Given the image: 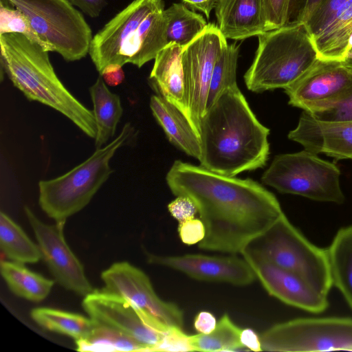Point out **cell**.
I'll list each match as a JSON object with an SVG mask.
<instances>
[{"label":"cell","instance_id":"1","mask_svg":"<svg viewBox=\"0 0 352 352\" xmlns=\"http://www.w3.org/2000/svg\"><path fill=\"white\" fill-rule=\"evenodd\" d=\"M166 180L173 195L195 203L206 229L203 250L241 254L284 214L274 195L251 179L176 160Z\"/></svg>","mask_w":352,"mask_h":352},{"label":"cell","instance_id":"2","mask_svg":"<svg viewBox=\"0 0 352 352\" xmlns=\"http://www.w3.org/2000/svg\"><path fill=\"white\" fill-rule=\"evenodd\" d=\"M269 133L237 85L228 87L200 120V166L229 177L263 168L270 153Z\"/></svg>","mask_w":352,"mask_h":352},{"label":"cell","instance_id":"3","mask_svg":"<svg viewBox=\"0 0 352 352\" xmlns=\"http://www.w3.org/2000/svg\"><path fill=\"white\" fill-rule=\"evenodd\" d=\"M1 65L14 86L30 100L59 111L87 136L94 138L97 126L93 111L84 106L57 76L48 52L19 33L0 35Z\"/></svg>","mask_w":352,"mask_h":352},{"label":"cell","instance_id":"4","mask_svg":"<svg viewBox=\"0 0 352 352\" xmlns=\"http://www.w3.org/2000/svg\"><path fill=\"white\" fill-rule=\"evenodd\" d=\"M163 0H133L94 36L89 54L100 74L110 64L142 67L167 45Z\"/></svg>","mask_w":352,"mask_h":352},{"label":"cell","instance_id":"5","mask_svg":"<svg viewBox=\"0 0 352 352\" xmlns=\"http://www.w3.org/2000/svg\"><path fill=\"white\" fill-rule=\"evenodd\" d=\"M258 38L254 58L244 75L246 87L253 92L285 89L318 59L311 35L303 22L265 32Z\"/></svg>","mask_w":352,"mask_h":352},{"label":"cell","instance_id":"6","mask_svg":"<svg viewBox=\"0 0 352 352\" xmlns=\"http://www.w3.org/2000/svg\"><path fill=\"white\" fill-rule=\"evenodd\" d=\"M126 123L119 135L108 144L96 148L85 161L54 179L38 182V204L56 222L66 221L84 208L112 173L109 162L116 151L133 135Z\"/></svg>","mask_w":352,"mask_h":352},{"label":"cell","instance_id":"7","mask_svg":"<svg viewBox=\"0 0 352 352\" xmlns=\"http://www.w3.org/2000/svg\"><path fill=\"white\" fill-rule=\"evenodd\" d=\"M243 251L300 276L323 294L332 287L326 249L309 242L285 214Z\"/></svg>","mask_w":352,"mask_h":352},{"label":"cell","instance_id":"8","mask_svg":"<svg viewBox=\"0 0 352 352\" xmlns=\"http://www.w3.org/2000/svg\"><path fill=\"white\" fill-rule=\"evenodd\" d=\"M25 14L48 52L66 61L89 54L93 38L90 26L69 0H6Z\"/></svg>","mask_w":352,"mask_h":352},{"label":"cell","instance_id":"9","mask_svg":"<svg viewBox=\"0 0 352 352\" xmlns=\"http://www.w3.org/2000/svg\"><path fill=\"white\" fill-rule=\"evenodd\" d=\"M340 175L336 164L305 149L276 156L261 179L281 193L340 204L345 199Z\"/></svg>","mask_w":352,"mask_h":352},{"label":"cell","instance_id":"10","mask_svg":"<svg viewBox=\"0 0 352 352\" xmlns=\"http://www.w3.org/2000/svg\"><path fill=\"white\" fill-rule=\"evenodd\" d=\"M260 340L265 351H352V318H296L273 325Z\"/></svg>","mask_w":352,"mask_h":352},{"label":"cell","instance_id":"11","mask_svg":"<svg viewBox=\"0 0 352 352\" xmlns=\"http://www.w3.org/2000/svg\"><path fill=\"white\" fill-rule=\"evenodd\" d=\"M227 45L226 38L218 26L210 23L182 51L188 119L198 136L199 122L206 109L213 69Z\"/></svg>","mask_w":352,"mask_h":352},{"label":"cell","instance_id":"12","mask_svg":"<svg viewBox=\"0 0 352 352\" xmlns=\"http://www.w3.org/2000/svg\"><path fill=\"white\" fill-rule=\"evenodd\" d=\"M289 104L314 113L330 108L352 94V68L345 61L318 58L296 82L285 89Z\"/></svg>","mask_w":352,"mask_h":352},{"label":"cell","instance_id":"13","mask_svg":"<svg viewBox=\"0 0 352 352\" xmlns=\"http://www.w3.org/2000/svg\"><path fill=\"white\" fill-rule=\"evenodd\" d=\"M106 293L122 297L145 316L166 327L183 328L184 314L175 303L162 300L147 275L128 262L115 263L101 274Z\"/></svg>","mask_w":352,"mask_h":352},{"label":"cell","instance_id":"14","mask_svg":"<svg viewBox=\"0 0 352 352\" xmlns=\"http://www.w3.org/2000/svg\"><path fill=\"white\" fill-rule=\"evenodd\" d=\"M90 318L114 328L154 351L171 327L145 316L131 302L116 295L94 290L82 303Z\"/></svg>","mask_w":352,"mask_h":352},{"label":"cell","instance_id":"15","mask_svg":"<svg viewBox=\"0 0 352 352\" xmlns=\"http://www.w3.org/2000/svg\"><path fill=\"white\" fill-rule=\"evenodd\" d=\"M24 211L37 241L42 259L55 280L65 289L86 296L95 289L85 273L84 267L72 251L64 236L65 221L47 224L25 206Z\"/></svg>","mask_w":352,"mask_h":352},{"label":"cell","instance_id":"16","mask_svg":"<svg viewBox=\"0 0 352 352\" xmlns=\"http://www.w3.org/2000/svg\"><path fill=\"white\" fill-rule=\"evenodd\" d=\"M241 254L270 295L311 313L318 314L327 309V295L318 292L300 276L247 252Z\"/></svg>","mask_w":352,"mask_h":352},{"label":"cell","instance_id":"17","mask_svg":"<svg viewBox=\"0 0 352 352\" xmlns=\"http://www.w3.org/2000/svg\"><path fill=\"white\" fill-rule=\"evenodd\" d=\"M148 262L181 272L194 279L221 282L237 286L251 284L256 278L254 272L243 258L199 254L160 256L146 254Z\"/></svg>","mask_w":352,"mask_h":352},{"label":"cell","instance_id":"18","mask_svg":"<svg viewBox=\"0 0 352 352\" xmlns=\"http://www.w3.org/2000/svg\"><path fill=\"white\" fill-rule=\"evenodd\" d=\"M288 138L312 153H324L337 160H352V120L320 121L303 111Z\"/></svg>","mask_w":352,"mask_h":352},{"label":"cell","instance_id":"19","mask_svg":"<svg viewBox=\"0 0 352 352\" xmlns=\"http://www.w3.org/2000/svg\"><path fill=\"white\" fill-rule=\"evenodd\" d=\"M214 10L226 39L243 41L266 32L261 0H217Z\"/></svg>","mask_w":352,"mask_h":352},{"label":"cell","instance_id":"20","mask_svg":"<svg viewBox=\"0 0 352 352\" xmlns=\"http://www.w3.org/2000/svg\"><path fill=\"white\" fill-rule=\"evenodd\" d=\"M183 47L168 43L156 57L148 77L152 88L188 118L181 54Z\"/></svg>","mask_w":352,"mask_h":352},{"label":"cell","instance_id":"21","mask_svg":"<svg viewBox=\"0 0 352 352\" xmlns=\"http://www.w3.org/2000/svg\"><path fill=\"white\" fill-rule=\"evenodd\" d=\"M150 107L169 141L188 155L199 160V138L186 115L159 95L151 96Z\"/></svg>","mask_w":352,"mask_h":352},{"label":"cell","instance_id":"22","mask_svg":"<svg viewBox=\"0 0 352 352\" xmlns=\"http://www.w3.org/2000/svg\"><path fill=\"white\" fill-rule=\"evenodd\" d=\"M89 93L97 126L95 146L99 148L114 135L123 109L119 96L109 89L101 75L89 88Z\"/></svg>","mask_w":352,"mask_h":352},{"label":"cell","instance_id":"23","mask_svg":"<svg viewBox=\"0 0 352 352\" xmlns=\"http://www.w3.org/2000/svg\"><path fill=\"white\" fill-rule=\"evenodd\" d=\"M352 36V1L338 11L328 26L313 38L318 58L345 61Z\"/></svg>","mask_w":352,"mask_h":352},{"label":"cell","instance_id":"24","mask_svg":"<svg viewBox=\"0 0 352 352\" xmlns=\"http://www.w3.org/2000/svg\"><path fill=\"white\" fill-rule=\"evenodd\" d=\"M326 252L332 285L352 309V226L339 230Z\"/></svg>","mask_w":352,"mask_h":352},{"label":"cell","instance_id":"25","mask_svg":"<svg viewBox=\"0 0 352 352\" xmlns=\"http://www.w3.org/2000/svg\"><path fill=\"white\" fill-rule=\"evenodd\" d=\"M1 274L10 289L16 296L33 302L44 300L54 281L30 270L23 263L2 261Z\"/></svg>","mask_w":352,"mask_h":352},{"label":"cell","instance_id":"26","mask_svg":"<svg viewBox=\"0 0 352 352\" xmlns=\"http://www.w3.org/2000/svg\"><path fill=\"white\" fill-rule=\"evenodd\" d=\"M42 328L69 336L75 341L87 338L97 324L91 318L50 307H37L30 312Z\"/></svg>","mask_w":352,"mask_h":352},{"label":"cell","instance_id":"27","mask_svg":"<svg viewBox=\"0 0 352 352\" xmlns=\"http://www.w3.org/2000/svg\"><path fill=\"white\" fill-rule=\"evenodd\" d=\"M0 248L12 261L34 263L42 258L38 244L34 243L17 223L3 212L0 213Z\"/></svg>","mask_w":352,"mask_h":352},{"label":"cell","instance_id":"28","mask_svg":"<svg viewBox=\"0 0 352 352\" xmlns=\"http://www.w3.org/2000/svg\"><path fill=\"white\" fill-rule=\"evenodd\" d=\"M164 12L167 20L168 44L175 43L184 47L208 25L201 14L189 10L184 3H173Z\"/></svg>","mask_w":352,"mask_h":352},{"label":"cell","instance_id":"29","mask_svg":"<svg viewBox=\"0 0 352 352\" xmlns=\"http://www.w3.org/2000/svg\"><path fill=\"white\" fill-rule=\"evenodd\" d=\"M242 329L225 314L217 322L215 329L208 334L190 336L192 351H250L240 340Z\"/></svg>","mask_w":352,"mask_h":352},{"label":"cell","instance_id":"30","mask_svg":"<svg viewBox=\"0 0 352 352\" xmlns=\"http://www.w3.org/2000/svg\"><path fill=\"white\" fill-rule=\"evenodd\" d=\"M97 322V321H96ZM76 350L95 352L148 351L147 348L109 326L100 324L85 338L76 341Z\"/></svg>","mask_w":352,"mask_h":352},{"label":"cell","instance_id":"31","mask_svg":"<svg viewBox=\"0 0 352 352\" xmlns=\"http://www.w3.org/2000/svg\"><path fill=\"white\" fill-rule=\"evenodd\" d=\"M239 47L236 43L228 44L217 59L212 74L206 108L212 104L226 89L237 85L236 71Z\"/></svg>","mask_w":352,"mask_h":352},{"label":"cell","instance_id":"32","mask_svg":"<svg viewBox=\"0 0 352 352\" xmlns=\"http://www.w3.org/2000/svg\"><path fill=\"white\" fill-rule=\"evenodd\" d=\"M7 33L21 34L36 42L45 49L43 43L25 14L18 8H13L3 4L1 1L0 35Z\"/></svg>","mask_w":352,"mask_h":352},{"label":"cell","instance_id":"33","mask_svg":"<svg viewBox=\"0 0 352 352\" xmlns=\"http://www.w3.org/2000/svg\"><path fill=\"white\" fill-rule=\"evenodd\" d=\"M352 0H322L309 19L305 23L312 39L319 35L333 18Z\"/></svg>","mask_w":352,"mask_h":352},{"label":"cell","instance_id":"34","mask_svg":"<svg viewBox=\"0 0 352 352\" xmlns=\"http://www.w3.org/2000/svg\"><path fill=\"white\" fill-rule=\"evenodd\" d=\"M265 31L280 28L285 25L287 0H261Z\"/></svg>","mask_w":352,"mask_h":352},{"label":"cell","instance_id":"35","mask_svg":"<svg viewBox=\"0 0 352 352\" xmlns=\"http://www.w3.org/2000/svg\"><path fill=\"white\" fill-rule=\"evenodd\" d=\"M347 61L352 68V59L347 58ZM309 113L320 121H351L352 120V94L343 101L330 108Z\"/></svg>","mask_w":352,"mask_h":352},{"label":"cell","instance_id":"36","mask_svg":"<svg viewBox=\"0 0 352 352\" xmlns=\"http://www.w3.org/2000/svg\"><path fill=\"white\" fill-rule=\"evenodd\" d=\"M154 351H192L190 336L186 334L182 328L171 327Z\"/></svg>","mask_w":352,"mask_h":352},{"label":"cell","instance_id":"37","mask_svg":"<svg viewBox=\"0 0 352 352\" xmlns=\"http://www.w3.org/2000/svg\"><path fill=\"white\" fill-rule=\"evenodd\" d=\"M177 231L182 243L188 245L199 243L206 234L203 221L195 218L179 222Z\"/></svg>","mask_w":352,"mask_h":352},{"label":"cell","instance_id":"38","mask_svg":"<svg viewBox=\"0 0 352 352\" xmlns=\"http://www.w3.org/2000/svg\"><path fill=\"white\" fill-rule=\"evenodd\" d=\"M170 215L178 222L195 218L198 212L195 203L188 197L177 196L168 205Z\"/></svg>","mask_w":352,"mask_h":352},{"label":"cell","instance_id":"39","mask_svg":"<svg viewBox=\"0 0 352 352\" xmlns=\"http://www.w3.org/2000/svg\"><path fill=\"white\" fill-rule=\"evenodd\" d=\"M309 0H287V15L285 25L302 23Z\"/></svg>","mask_w":352,"mask_h":352},{"label":"cell","instance_id":"40","mask_svg":"<svg viewBox=\"0 0 352 352\" xmlns=\"http://www.w3.org/2000/svg\"><path fill=\"white\" fill-rule=\"evenodd\" d=\"M193 325L195 330L199 333L208 334L215 329L217 320L212 313L201 311L195 316Z\"/></svg>","mask_w":352,"mask_h":352},{"label":"cell","instance_id":"41","mask_svg":"<svg viewBox=\"0 0 352 352\" xmlns=\"http://www.w3.org/2000/svg\"><path fill=\"white\" fill-rule=\"evenodd\" d=\"M82 12L91 18L98 17L106 6V0H69Z\"/></svg>","mask_w":352,"mask_h":352},{"label":"cell","instance_id":"42","mask_svg":"<svg viewBox=\"0 0 352 352\" xmlns=\"http://www.w3.org/2000/svg\"><path fill=\"white\" fill-rule=\"evenodd\" d=\"M105 83L109 86H117L124 80L122 66L118 64H110L106 66L100 74Z\"/></svg>","mask_w":352,"mask_h":352},{"label":"cell","instance_id":"43","mask_svg":"<svg viewBox=\"0 0 352 352\" xmlns=\"http://www.w3.org/2000/svg\"><path fill=\"white\" fill-rule=\"evenodd\" d=\"M240 340L241 344L250 351H262L260 336L250 328L242 329Z\"/></svg>","mask_w":352,"mask_h":352},{"label":"cell","instance_id":"44","mask_svg":"<svg viewBox=\"0 0 352 352\" xmlns=\"http://www.w3.org/2000/svg\"><path fill=\"white\" fill-rule=\"evenodd\" d=\"M182 1L193 10L202 12L208 19L212 10L215 8L217 0H182Z\"/></svg>","mask_w":352,"mask_h":352},{"label":"cell","instance_id":"45","mask_svg":"<svg viewBox=\"0 0 352 352\" xmlns=\"http://www.w3.org/2000/svg\"><path fill=\"white\" fill-rule=\"evenodd\" d=\"M322 0H309L305 16L303 23H305Z\"/></svg>","mask_w":352,"mask_h":352},{"label":"cell","instance_id":"46","mask_svg":"<svg viewBox=\"0 0 352 352\" xmlns=\"http://www.w3.org/2000/svg\"><path fill=\"white\" fill-rule=\"evenodd\" d=\"M349 47L350 51L352 50V36H351L349 41Z\"/></svg>","mask_w":352,"mask_h":352},{"label":"cell","instance_id":"47","mask_svg":"<svg viewBox=\"0 0 352 352\" xmlns=\"http://www.w3.org/2000/svg\"><path fill=\"white\" fill-rule=\"evenodd\" d=\"M348 58L352 59V50L349 53Z\"/></svg>","mask_w":352,"mask_h":352}]
</instances>
